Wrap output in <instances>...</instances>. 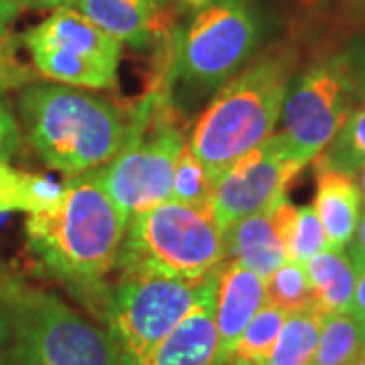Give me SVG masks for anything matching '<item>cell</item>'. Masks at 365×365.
<instances>
[{
	"label": "cell",
	"mask_w": 365,
	"mask_h": 365,
	"mask_svg": "<svg viewBox=\"0 0 365 365\" xmlns=\"http://www.w3.org/2000/svg\"><path fill=\"white\" fill-rule=\"evenodd\" d=\"M185 2H189V4H193V6H203V4H207L209 0H185Z\"/></svg>",
	"instance_id": "74e56055"
},
{
	"label": "cell",
	"mask_w": 365,
	"mask_h": 365,
	"mask_svg": "<svg viewBox=\"0 0 365 365\" xmlns=\"http://www.w3.org/2000/svg\"><path fill=\"white\" fill-rule=\"evenodd\" d=\"M9 341H11V319H9V309L4 302H0V364L4 355L9 351Z\"/></svg>",
	"instance_id": "1f68e13d"
},
{
	"label": "cell",
	"mask_w": 365,
	"mask_h": 365,
	"mask_svg": "<svg viewBox=\"0 0 365 365\" xmlns=\"http://www.w3.org/2000/svg\"><path fill=\"white\" fill-rule=\"evenodd\" d=\"M355 76L345 57H333L302 73L282 106L280 132L290 157L307 167L325 150L351 114Z\"/></svg>",
	"instance_id": "30bf717a"
},
{
	"label": "cell",
	"mask_w": 365,
	"mask_h": 365,
	"mask_svg": "<svg viewBox=\"0 0 365 365\" xmlns=\"http://www.w3.org/2000/svg\"><path fill=\"white\" fill-rule=\"evenodd\" d=\"M223 260L225 237L211 213L167 199L126 223L116 268L199 282Z\"/></svg>",
	"instance_id": "5b68a950"
},
{
	"label": "cell",
	"mask_w": 365,
	"mask_h": 365,
	"mask_svg": "<svg viewBox=\"0 0 365 365\" xmlns=\"http://www.w3.org/2000/svg\"><path fill=\"white\" fill-rule=\"evenodd\" d=\"M37 81V73L19 59V41L13 37L0 41V93L21 90Z\"/></svg>",
	"instance_id": "484cf974"
},
{
	"label": "cell",
	"mask_w": 365,
	"mask_h": 365,
	"mask_svg": "<svg viewBox=\"0 0 365 365\" xmlns=\"http://www.w3.org/2000/svg\"><path fill=\"white\" fill-rule=\"evenodd\" d=\"M349 313L365 325V266L357 268V284H355V292H353L351 307Z\"/></svg>",
	"instance_id": "f546056e"
},
{
	"label": "cell",
	"mask_w": 365,
	"mask_h": 365,
	"mask_svg": "<svg viewBox=\"0 0 365 365\" xmlns=\"http://www.w3.org/2000/svg\"><path fill=\"white\" fill-rule=\"evenodd\" d=\"M314 292V307L323 314L349 313L357 284V268L343 250L325 248L302 264Z\"/></svg>",
	"instance_id": "e0dca14e"
},
{
	"label": "cell",
	"mask_w": 365,
	"mask_h": 365,
	"mask_svg": "<svg viewBox=\"0 0 365 365\" xmlns=\"http://www.w3.org/2000/svg\"><path fill=\"white\" fill-rule=\"evenodd\" d=\"M76 9L118 43L146 49L170 26L173 16L163 0H78Z\"/></svg>",
	"instance_id": "5bb4252c"
},
{
	"label": "cell",
	"mask_w": 365,
	"mask_h": 365,
	"mask_svg": "<svg viewBox=\"0 0 365 365\" xmlns=\"http://www.w3.org/2000/svg\"><path fill=\"white\" fill-rule=\"evenodd\" d=\"M199 282L155 274H122L108 290L104 317L120 353V365H136L191 311L201 292Z\"/></svg>",
	"instance_id": "52a82bcc"
},
{
	"label": "cell",
	"mask_w": 365,
	"mask_h": 365,
	"mask_svg": "<svg viewBox=\"0 0 365 365\" xmlns=\"http://www.w3.org/2000/svg\"><path fill=\"white\" fill-rule=\"evenodd\" d=\"M287 314L284 311L264 302V307L240 335L225 365H260L268 357V353L272 351Z\"/></svg>",
	"instance_id": "44dd1931"
},
{
	"label": "cell",
	"mask_w": 365,
	"mask_h": 365,
	"mask_svg": "<svg viewBox=\"0 0 365 365\" xmlns=\"http://www.w3.org/2000/svg\"><path fill=\"white\" fill-rule=\"evenodd\" d=\"M23 43L43 78L71 88H116L122 43L71 6L29 29Z\"/></svg>",
	"instance_id": "9c48e42d"
},
{
	"label": "cell",
	"mask_w": 365,
	"mask_h": 365,
	"mask_svg": "<svg viewBox=\"0 0 365 365\" xmlns=\"http://www.w3.org/2000/svg\"><path fill=\"white\" fill-rule=\"evenodd\" d=\"M215 290L217 270L203 278L195 304L181 323L136 365H220Z\"/></svg>",
	"instance_id": "7c38bea8"
},
{
	"label": "cell",
	"mask_w": 365,
	"mask_h": 365,
	"mask_svg": "<svg viewBox=\"0 0 365 365\" xmlns=\"http://www.w3.org/2000/svg\"><path fill=\"white\" fill-rule=\"evenodd\" d=\"M264 280L235 260H223L217 268L215 327L220 339V365L227 364L244 329L264 307Z\"/></svg>",
	"instance_id": "4fadbf2b"
},
{
	"label": "cell",
	"mask_w": 365,
	"mask_h": 365,
	"mask_svg": "<svg viewBox=\"0 0 365 365\" xmlns=\"http://www.w3.org/2000/svg\"><path fill=\"white\" fill-rule=\"evenodd\" d=\"M364 355H365V347H364V351H361V357H364Z\"/></svg>",
	"instance_id": "ab89813d"
},
{
	"label": "cell",
	"mask_w": 365,
	"mask_h": 365,
	"mask_svg": "<svg viewBox=\"0 0 365 365\" xmlns=\"http://www.w3.org/2000/svg\"><path fill=\"white\" fill-rule=\"evenodd\" d=\"M343 13L349 23H365V0H345Z\"/></svg>",
	"instance_id": "836d02e7"
},
{
	"label": "cell",
	"mask_w": 365,
	"mask_h": 365,
	"mask_svg": "<svg viewBox=\"0 0 365 365\" xmlns=\"http://www.w3.org/2000/svg\"><path fill=\"white\" fill-rule=\"evenodd\" d=\"M21 9L23 6L19 0H0V41L13 37L11 29H13Z\"/></svg>",
	"instance_id": "f1b7e54d"
},
{
	"label": "cell",
	"mask_w": 365,
	"mask_h": 365,
	"mask_svg": "<svg viewBox=\"0 0 365 365\" xmlns=\"http://www.w3.org/2000/svg\"><path fill=\"white\" fill-rule=\"evenodd\" d=\"M21 138H23V134L19 128V122H16L9 102L0 93V160L9 163L16 155V150L21 146Z\"/></svg>",
	"instance_id": "83f0119b"
},
{
	"label": "cell",
	"mask_w": 365,
	"mask_h": 365,
	"mask_svg": "<svg viewBox=\"0 0 365 365\" xmlns=\"http://www.w3.org/2000/svg\"><path fill=\"white\" fill-rule=\"evenodd\" d=\"M302 169L280 132L268 136L213 182V222L225 232L248 215L274 209L287 199L288 187Z\"/></svg>",
	"instance_id": "8fae6325"
},
{
	"label": "cell",
	"mask_w": 365,
	"mask_h": 365,
	"mask_svg": "<svg viewBox=\"0 0 365 365\" xmlns=\"http://www.w3.org/2000/svg\"><path fill=\"white\" fill-rule=\"evenodd\" d=\"M297 53L276 47L225 81L199 118L191 150L215 182L235 160L272 136L297 67Z\"/></svg>",
	"instance_id": "3957f363"
},
{
	"label": "cell",
	"mask_w": 365,
	"mask_h": 365,
	"mask_svg": "<svg viewBox=\"0 0 365 365\" xmlns=\"http://www.w3.org/2000/svg\"><path fill=\"white\" fill-rule=\"evenodd\" d=\"M211 197H213V181L205 167L199 163V158L193 155L191 146L185 144L175 165L170 199L187 207L211 213Z\"/></svg>",
	"instance_id": "cb8c5ba5"
},
{
	"label": "cell",
	"mask_w": 365,
	"mask_h": 365,
	"mask_svg": "<svg viewBox=\"0 0 365 365\" xmlns=\"http://www.w3.org/2000/svg\"><path fill=\"white\" fill-rule=\"evenodd\" d=\"M355 365H365V355H364V357H359V361H357Z\"/></svg>",
	"instance_id": "f35d334b"
},
{
	"label": "cell",
	"mask_w": 365,
	"mask_h": 365,
	"mask_svg": "<svg viewBox=\"0 0 365 365\" xmlns=\"http://www.w3.org/2000/svg\"><path fill=\"white\" fill-rule=\"evenodd\" d=\"M63 195L66 185H59L43 175L23 173V211L29 215L51 211L61 203Z\"/></svg>",
	"instance_id": "d4e9b609"
},
{
	"label": "cell",
	"mask_w": 365,
	"mask_h": 365,
	"mask_svg": "<svg viewBox=\"0 0 365 365\" xmlns=\"http://www.w3.org/2000/svg\"><path fill=\"white\" fill-rule=\"evenodd\" d=\"M4 304L11 319V365H120L110 333L51 292L14 282Z\"/></svg>",
	"instance_id": "8992f818"
},
{
	"label": "cell",
	"mask_w": 365,
	"mask_h": 365,
	"mask_svg": "<svg viewBox=\"0 0 365 365\" xmlns=\"http://www.w3.org/2000/svg\"><path fill=\"white\" fill-rule=\"evenodd\" d=\"M353 76H355V88L359 90L361 98L365 100V51L359 59V63H357V69L353 71Z\"/></svg>",
	"instance_id": "e575fe53"
},
{
	"label": "cell",
	"mask_w": 365,
	"mask_h": 365,
	"mask_svg": "<svg viewBox=\"0 0 365 365\" xmlns=\"http://www.w3.org/2000/svg\"><path fill=\"white\" fill-rule=\"evenodd\" d=\"M314 211L325 230L327 248L343 250L355 235L361 209V191L351 175L317 165Z\"/></svg>",
	"instance_id": "9a60e30c"
},
{
	"label": "cell",
	"mask_w": 365,
	"mask_h": 365,
	"mask_svg": "<svg viewBox=\"0 0 365 365\" xmlns=\"http://www.w3.org/2000/svg\"><path fill=\"white\" fill-rule=\"evenodd\" d=\"M13 280H0V302H4L6 297H9V292H11V288H13Z\"/></svg>",
	"instance_id": "d590c367"
},
{
	"label": "cell",
	"mask_w": 365,
	"mask_h": 365,
	"mask_svg": "<svg viewBox=\"0 0 365 365\" xmlns=\"http://www.w3.org/2000/svg\"><path fill=\"white\" fill-rule=\"evenodd\" d=\"M349 252H351L349 256H351L355 268L365 266V215L357 223V230H355V235H353V246Z\"/></svg>",
	"instance_id": "4dcf8cb0"
},
{
	"label": "cell",
	"mask_w": 365,
	"mask_h": 365,
	"mask_svg": "<svg viewBox=\"0 0 365 365\" xmlns=\"http://www.w3.org/2000/svg\"><path fill=\"white\" fill-rule=\"evenodd\" d=\"M365 347V325L351 313L325 314L311 365H355Z\"/></svg>",
	"instance_id": "ffe728a7"
},
{
	"label": "cell",
	"mask_w": 365,
	"mask_h": 365,
	"mask_svg": "<svg viewBox=\"0 0 365 365\" xmlns=\"http://www.w3.org/2000/svg\"><path fill=\"white\" fill-rule=\"evenodd\" d=\"M170 91L169 86L148 88L130 110V130L120 153L98 169L126 222L170 199L175 165L187 144V124L173 104Z\"/></svg>",
	"instance_id": "277c9868"
},
{
	"label": "cell",
	"mask_w": 365,
	"mask_h": 365,
	"mask_svg": "<svg viewBox=\"0 0 365 365\" xmlns=\"http://www.w3.org/2000/svg\"><path fill=\"white\" fill-rule=\"evenodd\" d=\"M23 211V173L0 160V213Z\"/></svg>",
	"instance_id": "4316f807"
},
{
	"label": "cell",
	"mask_w": 365,
	"mask_h": 365,
	"mask_svg": "<svg viewBox=\"0 0 365 365\" xmlns=\"http://www.w3.org/2000/svg\"><path fill=\"white\" fill-rule=\"evenodd\" d=\"M274 223L287 260L304 264L327 248L325 230L314 207H294L284 199L274 207Z\"/></svg>",
	"instance_id": "ac0fdd59"
},
{
	"label": "cell",
	"mask_w": 365,
	"mask_h": 365,
	"mask_svg": "<svg viewBox=\"0 0 365 365\" xmlns=\"http://www.w3.org/2000/svg\"><path fill=\"white\" fill-rule=\"evenodd\" d=\"M126 223L98 170H90L66 182L57 207L29 215L26 246L47 272L104 313V278L118 266Z\"/></svg>",
	"instance_id": "6da1fadb"
},
{
	"label": "cell",
	"mask_w": 365,
	"mask_h": 365,
	"mask_svg": "<svg viewBox=\"0 0 365 365\" xmlns=\"http://www.w3.org/2000/svg\"><path fill=\"white\" fill-rule=\"evenodd\" d=\"M317 165L355 177L365 165V108L353 112L329 143L325 153L314 158Z\"/></svg>",
	"instance_id": "7402d4cb"
},
{
	"label": "cell",
	"mask_w": 365,
	"mask_h": 365,
	"mask_svg": "<svg viewBox=\"0 0 365 365\" xmlns=\"http://www.w3.org/2000/svg\"><path fill=\"white\" fill-rule=\"evenodd\" d=\"M357 175H359V191H361V195H364L365 199V165L361 167V170H359Z\"/></svg>",
	"instance_id": "8d00e7d4"
},
{
	"label": "cell",
	"mask_w": 365,
	"mask_h": 365,
	"mask_svg": "<svg viewBox=\"0 0 365 365\" xmlns=\"http://www.w3.org/2000/svg\"><path fill=\"white\" fill-rule=\"evenodd\" d=\"M264 299L284 313L314 307V292L304 266L299 262H284L268 280H264Z\"/></svg>",
	"instance_id": "603a6c76"
},
{
	"label": "cell",
	"mask_w": 365,
	"mask_h": 365,
	"mask_svg": "<svg viewBox=\"0 0 365 365\" xmlns=\"http://www.w3.org/2000/svg\"><path fill=\"white\" fill-rule=\"evenodd\" d=\"M23 9H35V11H57V9H69L73 6L78 0H19Z\"/></svg>",
	"instance_id": "d6a6232c"
},
{
	"label": "cell",
	"mask_w": 365,
	"mask_h": 365,
	"mask_svg": "<svg viewBox=\"0 0 365 365\" xmlns=\"http://www.w3.org/2000/svg\"><path fill=\"white\" fill-rule=\"evenodd\" d=\"M325 314L317 307L288 313L272 351L260 365H311Z\"/></svg>",
	"instance_id": "d6986e66"
},
{
	"label": "cell",
	"mask_w": 365,
	"mask_h": 365,
	"mask_svg": "<svg viewBox=\"0 0 365 365\" xmlns=\"http://www.w3.org/2000/svg\"><path fill=\"white\" fill-rule=\"evenodd\" d=\"M260 41V16L252 0H213L182 35L175 81L197 98L220 90L246 66Z\"/></svg>",
	"instance_id": "ba28073f"
},
{
	"label": "cell",
	"mask_w": 365,
	"mask_h": 365,
	"mask_svg": "<svg viewBox=\"0 0 365 365\" xmlns=\"http://www.w3.org/2000/svg\"><path fill=\"white\" fill-rule=\"evenodd\" d=\"M223 237L225 260L240 262L262 280H268L287 262L284 246L274 223V209L244 217L225 230Z\"/></svg>",
	"instance_id": "2e32d148"
},
{
	"label": "cell",
	"mask_w": 365,
	"mask_h": 365,
	"mask_svg": "<svg viewBox=\"0 0 365 365\" xmlns=\"http://www.w3.org/2000/svg\"><path fill=\"white\" fill-rule=\"evenodd\" d=\"M16 110L37 155L69 179L108 165L130 130V114L71 86L33 81L21 88Z\"/></svg>",
	"instance_id": "7a4b0ae2"
}]
</instances>
